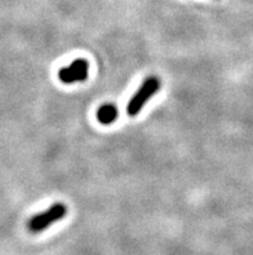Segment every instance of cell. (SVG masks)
I'll list each match as a JSON object with an SVG mask.
<instances>
[{
  "instance_id": "3957f363",
  "label": "cell",
  "mask_w": 253,
  "mask_h": 255,
  "mask_svg": "<svg viewBox=\"0 0 253 255\" xmlns=\"http://www.w3.org/2000/svg\"><path fill=\"white\" fill-rule=\"evenodd\" d=\"M89 74V64L84 58H78L66 68H61L58 71L60 81L65 84L77 83V82L86 81Z\"/></svg>"
},
{
  "instance_id": "277c9868",
  "label": "cell",
  "mask_w": 253,
  "mask_h": 255,
  "mask_svg": "<svg viewBox=\"0 0 253 255\" xmlns=\"http://www.w3.org/2000/svg\"><path fill=\"white\" fill-rule=\"evenodd\" d=\"M119 116L118 108L114 104H105L97 110V120L102 125H111Z\"/></svg>"
},
{
  "instance_id": "6da1fadb",
  "label": "cell",
  "mask_w": 253,
  "mask_h": 255,
  "mask_svg": "<svg viewBox=\"0 0 253 255\" xmlns=\"http://www.w3.org/2000/svg\"><path fill=\"white\" fill-rule=\"evenodd\" d=\"M68 214V207L64 204H55L44 213L36 214L27 223V230L31 233H39L45 231L51 224L57 223L58 220L64 219Z\"/></svg>"
},
{
  "instance_id": "7a4b0ae2",
  "label": "cell",
  "mask_w": 253,
  "mask_h": 255,
  "mask_svg": "<svg viewBox=\"0 0 253 255\" xmlns=\"http://www.w3.org/2000/svg\"><path fill=\"white\" fill-rule=\"evenodd\" d=\"M161 79L157 77H149L148 79H145L142 86L138 88V91L133 95V97L129 101L128 107H127V112L131 117L137 116L144 105L150 100L151 97L157 94L159 88H161Z\"/></svg>"
}]
</instances>
